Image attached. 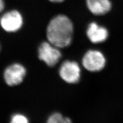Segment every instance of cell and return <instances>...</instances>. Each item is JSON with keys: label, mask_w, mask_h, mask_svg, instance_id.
<instances>
[{"label": "cell", "mask_w": 123, "mask_h": 123, "mask_svg": "<svg viewBox=\"0 0 123 123\" xmlns=\"http://www.w3.org/2000/svg\"><path fill=\"white\" fill-rule=\"evenodd\" d=\"M23 20L21 14L13 10L4 14L0 18V24L3 29L8 32L17 31L23 25Z\"/></svg>", "instance_id": "obj_4"}, {"label": "cell", "mask_w": 123, "mask_h": 123, "mask_svg": "<svg viewBox=\"0 0 123 123\" xmlns=\"http://www.w3.org/2000/svg\"><path fill=\"white\" fill-rule=\"evenodd\" d=\"M86 3L88 8L94 15H104L111 9L109 0H86Z\"/></svg>", "instance_id": "obj_8"}, {"label": "cell", "mask_w": 123, "mask_h": 123, "mask_svg": "<svg viewBox=\"0 0 123 123\" xmlns=\"http://www.w3.org/2000/svg\"><path fill=\"white\" fill-rule=\"evenodd\" d=\"M0 50H1V46H0Z\"/></svg>", "instance_id": "obj_13"}, {"label": "cell", "mask_w": 123, "mask_h": 123, "mask_svg": "<svg viewBox=\"0 0 123 123\" xmlns=\"http://www.w3.org/2000/svg\"><path fill=\"white\" fill-rule=\"evenodd\" d=\"M38 51L39 59L49 66H55L61 57V53L57 47L48 42L42 43Z\"/></svg>", "instance_id": "obj_3"}, {"label": "cell", "mask_w": 123, "mask_h": 123, "mask_svg": "<svg viewBox=\"0 0 123 123\" xmlns=\"http://www.w3.org/2000/svg\"><path fill=\"white\" fill-rule=\"evenodd\" d=\"M82 63L84 68L88 71H98L105 67L106 59L102 52L91 50L87 51L84 55Z\"/></svg>", "instance_id": "obj_2"}, {"label": "cell", "mask_w": 123, "mask_h": 123, "mask_svg": "<svg viewBox=\"0 0 123 123\" xmlns=\"http://www.w3.org/2000/svg\"><path fill=\"white\" fill-rule=\"evenodd\" d=\"M74 26L66 15L60 14L50 21L47 28V37L50 43L57 48H64L71 43Z\"/></svg>", "instance_id": "obj_1"}, {"label": "cell", "mask_w": 123, "mask_h": 123, "mask_svg": "<svg viewBox=\"0 0 123 123\" xmlns=\"http://www.w3.org/2000/svg\"><path fill=\"white\" fill-rule=\"evenodd\" d=\"M59 74L65 82L74 84L79 82L80 75V69L75 62L66 61L62 64Z\"/></svg>", "instance_id": "obj_5"}, {"label": "cell", "mask_w": 123, "mask_h": 123, "mask_svg": "<svg viewBox=\"0 0 123 123\" xmlns=\"http://www.w3.org/2000/svg\"><path fill=\"white\" fill-rule=\"evenodd\" d=\"M49 1L53 3H61L63 2L64 0H49Z\"/></svg>", "instance_id": "obj_12"}, {"label": "cell", "mask_w": 123, "mask_h": 123, "mask_svg": "<svg viewBox=\"0 0 123 123\" xmlns=\"http://www.w3.org/2000/svg\"><path fill=\"white\" fill-rule=\"evenodd\" d=\"M10 123H28V121L24 115L15 114L11 118Z\"/></svg>", "instance_id": "obj_10"}, {"label": "cell", "mask_w": 123, "mask_h": 123, "mask_svg": "<svg viewBox=\"0 0 123 123\" xmlns=\"http://www.w3.org/2000/svg\"><path fill=\"white\" fill-rule=\"evenodd\" d=\"M47 123H72L70 118L64 117L59 113H55L50 116Z\"/></svg>", "instance_id": "obj_9"}, {"label": "cell", "mask_w": 123, "mask_h": 123, "mask_svg": "<svg viewBox=\"0 0 123 123\" xmlns=\"http://www.w3.org/2000/svg\"><path fill=\"white\" fill-rule=\"evenodd\" d=\"M4 2L3 0H0V12H1L4 8Z\"/></svg>", "instance_id": "obj_11"}, {"label": "cell", "mask_w": 123, "mask_h": 123, "mask_svg": "<svg viewBox=\"0 0 123 123\" xmlns=\"http://www.w3.org/2000/svg\"><path fill=\"white\" fill-rule=\"evenodd\" d=\"M86 32L88 38L93 43H102L108 37L107 29L95 22H92L88 25Z\"/></svg>", "instance_id": "obj_7"}, {"label": "cell", "mask_w": 123, "mask_h": 123, "mask_svg": "<svg viewBox=\"0 0 123 123\" xmlns=\"http://www.w3.org/2000/svg\"><path fill=\"white\" fill-rule=\"evenodd\" d=\"M25 74V68L21 64H14L6 69L4 79L7 85L13 86L21 83Z\"/></svg>", "instance_id": "obj_6"}]
</instances>
